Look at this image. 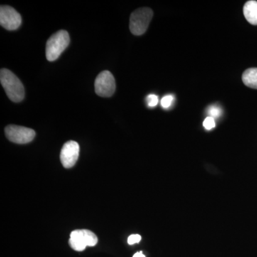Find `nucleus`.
Instances as JSON below:
<instances>
[{
    "instance_id": "obj_4",
    "label": "nucleus",
    "mask_w": 257,
    "mask_h": 257,
    "mask_svg": "<svg viewBox=\"0 0 257 257\" xmlns=\"http://www.w3.org/2000/svg\"><path fill=\"white\" fill-rule=\"evenodd\" d=\"M97 242V236L87 229L74 230L69 240V246L77 251H84L87 246H94Z\"/></svg>"
},
{
    "instance_id": "obj_7",
    "label": "nucleus",
    "mask_w": 257,
    "mask_h": 257,
    "mask_svg": "<svg viewBox=\"0 0 257 257\" xmlns=\"http://www.w3.org/2000/svg\"><path fill=\"white\" fill-rule=\"evenodd\" d=\"M22 23L21 15L12 7L2 5L0 8V24L6 30H18Z\"/></svg>"
},
{
    "instance_id": "obj_10",
    "label": "nucleus",
    "mask_w": 257,
    "mask_h": 257,
    "mask_svg": "<svg viewBox=\"0 0 257 257\" xmlns=\"http://www.w3.org/2000/svg\"><path fill=\"white\" fill-rule=\"evenodd\" d=\"M242 82L248 87L257 89V68L253 67L245 70L242 74Z\"/></svg>"
},
{
    "instance_id": "obj_2",
    "label": "nucleus",
    "mask_w": 257,
    "mask_h": 257,
    "mask_svg": "<svg viewBox=\"0 0 257 257\" xmlns=\"http://www.w3.org/2000/svg\"><path fill=\"white\" fill-rule=\"evenodd\" d=\"M70 38L68 32L60 30L50 37L47 42L46 57L50 62L57 60L68 47Z\"/></svg>"
},
{
    "instance_id": "obj_15",
    "label": "nucleus",
    "mask_w": 257,
    "mask_h": 257,
    "mask_svg": "<svg viewBox=\"0 0 257 257\" xmlns=\"http://www.w3.org/2000/svg\"><path fill=\"white\" fill-rule=\"evenodd\" d=\"M141 239L142 237L140 234H132L128 236V243L130 245L135 244V243L140 242Z\"/></svg>"
},
{
    "instance_id": "obj_3",
    "label": "nucleus",
    "mask_w": 257,
    "mask_h": 257,
    "mask_svg": "<svg viewBox=\"0 0 257 257\" xmlns=\"http://www.w3.org/2000/svg\"><path fill=\"white\" fill-rule=\"evenodd\" d=\"M152 18L153 11L150 8H143L135 10L130 17V31L136 36L143 35L148 29Z\"/></svg>"
},
{
    "instance_id": "obj_12",
    "label": "nucleus",
    "mask_w": 257,
    "mask_h": 257,
    "mask_svg": "<svg viewBox=\"0 0 257 257\" xmlns=\"http://www.w3.org/2000/svg\"><path fill=\"white\" fill-rule=\"evenodd\" d=\"M203 126L207 130H211L216 126V121L214 118L211 116H207L204 121H203Z\"/></svg>"
},
{
    "instance_id": "obj_1",
    "label": "nucleus",
    "mask_w": 257,
    "mask_h": 257,
    "mask_svg": "<svg viewBox=\"0 0 257 257\" xmlns=\"http://www.w3.org/2000/svg\"><path fill=\"white\" fill-rule=\"evenodd\" d=\"M0 82L10 100L20 102L25 98V88L23 83L14 73L7 69L0 72Z\"/></svg>"
},
{
    "instance_id": "obj_8",
    "label": "nucleus",
    "mask_w": 257,
    "mask_h": 257,
    "mask_svg": "<svg viewBox=\"0 0 257 257\" xmlns=\"http://www.w3.org/2000/svg\"><path fill=\"white\" fill-rule=\"evenodd\" d=\"M79 155V145L77 142L69 141L64 144L61 150L60 160L64 168L73 167Z\"/></svg>"
},
{
    "instance_id": "obj_5",
    "label": "nucleus",
    "mask_w": 257,
    "mask_h": 257,
    "mask_svg": "<svg viewBox=\"0 0 257 257\" xmlns=\"http://www.w3.org/2000/svg\"><path fill=\"white\" fill-rule=\"evenodd\" d=\"M7 138L15 144H28L31 143L35 138V132L32 128L25 126L9 125L5 130Z\"/></svg>"
},
{
    "instance_id": "obj_13",
    "label": "nucleus",
    "mask_w": 257,
    "mask_h": 257,
    "mask_svg": "<svg viewBox=\"0 0 257 257\" xmlns=\"http://www.w3.org/2000/svg\"><path fill=\"white\" fill-rule=\"evenodd\" d=\"M173 101L174 96L168 94V95H166L162 98V101H161V104H162V107L167 109V108L170 107Z\"/></svg>"
},
{
    "instance_id": "obj_11",
    "label": "nucleus",
    "mask_w": 257,
    "mask_h": 257,
    "mask_svg": "<svg viewBox=\"0 0 257 257\" xmlns=\"http://www.w3.org/2000/svg\"><path fill=\"white\" fill-rule=\"evenodd\" d=\"M207 113L209 114V116L214 118L220 117L221 113H222V109L220 106L217 105H211L209 106L207 109Z\"/></svg>"
},
{
    "instance_id": "obj_6",
    "label": "nucleus",
    "mask_w": 257,
    "mask_h": 257,
    "mask_svg": "<svg viewBox=\"0 0 257 257\" xmlns=\"http://www.w3.org/2000/svg\"><path fill=\"white\" fill-rule=\"evenodd\" d=\"M94 87L97 95L102 97L112 96L116 89L114 76L109 71H103L96 77Z\"/></svg>"
},
{
    "instance_id": "obj_9",
    "label": "nucleus",
    "mask_w": 257,
    "mask_h": 257,
    "mask_svg": "<svg viewBox=\"0 0 257 257\" xmlns=\"http://www.w3.org/2000/svg\"><path fill=\"white\" fill-rule=\"evenodd\" d=\"M245 18L248 23L253 25H257V2L250 0L245 3L243 8Z\"/></svg>"
},
{
    "instance_id": "obj_14",
    "label": "nucleus",
    "mask_w": 257,
    "mask_h": 257,
    "mask_svg": "<svg viewBox=\"0 0 257 257\" xmlns=\"http://www.w3.org/2000/svg\"><path fill=\"white\" fill-rule=\"evenodd\" d=\"M146 100L148 106H150V107H155L158 104L159 97L158 96L155 95V94H151L147 96Z\"/></svg>"
},
{
    "instance_id": "obj_16",
    "label": "nucleus",
    "mask_w": 257,
    "mask_h": 257,
    "mask_svg": "<svg viewBox=\"0 0 257 257\" xmlns=\"http://www.w3.org/2000/svg\"><path fill=\"white\" fill-rule=\"evenodd\" d=\"M133 257H146L145 255L144 254L143 251H139V252H137L135 254H134Z\"/></svg>"
}]
</instances>
